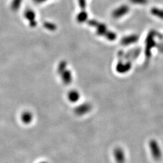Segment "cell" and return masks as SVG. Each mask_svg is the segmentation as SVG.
<instances>
[{"label": "cell", "instance_id": "obj_6", "mask_svg": "<svg viewBox=\"0 0 163 163\" xmlns=\"http://www.w3.org/2000/svg\"><path fill=\"white\" fill-rule=\"evenodd\" d=\"M47 163V162H46V161H42V162H41V163Z\"/></svg>", "mask_w": 163, "mask_h": 163}, {"label": "cell", "instance_id": "obj_1", "mask_svg": "<svg viewBox=\"0 0 163 163\" xmlns=\"http://www.w3.org/2000/svg\"><path fill=\"white\" fill-rule=\"evenodd\" d=\"M149 148L152 158L155 160H160L162 158V151L157 141L152 140L149 143Z\"/></svg>", "mask_w": 163, "mask_h": 163}, {"label": "cell", "instance_id": "obj_2", "mask_svg": "<svg viewBox=\"0 0 163 163\" xmlns=\"http://www.w3.org/2000/svg\"><path fill=\"white\" fill-rule=\"evenodd\" d=\"M115 161L117 163H125L126 161V156L124 150L121 147H116L113 151Z\"/></svg>", "mask_w": 163, "mask_h": 163}, {"label": "cell", "instance_id": "obj_5", "mask_svg": "<svg viewBox=\"0 0 163 163\" xmlns=\"http://www.w3.org/2000/svg\"><path fill=\"white\" fill-rule=\"evenodd\" d=\"M130 2L135 4H146L148 0H130Z\"/></svg>", "mask_w": 163, "mask_h": 163}, {"label": "cell", "instance_id": "obj_4", "mask_svg": "<svg viewBox=\"0 0 163 163\" xmlns=\"http://www.w3.org/2000/svg\"><path fill=\"white\" fill-rule=\"evenodd\" d=\"M151 12L153 15L155 16L163 18V10L158 9V8H153L151 10Z\"/></svg>", "mask_w": 163, "mask_h": 163}, {"label": "cell", "instance_id": "obj_3", "mask_svg": "<svg viewBox=\"0 0 163 163\" xmlns=\"http://www.w3.org/2000/svg\"><path fill=\"white\" fill-rule=\"evenodd\" d=\"M129 7L126 5H123L118 8L114 12V16L116 17H120L123 15L126 14L129 11Z\"/></svg>", "mask_w": 163, "mask_h": 163}]
</instances>
